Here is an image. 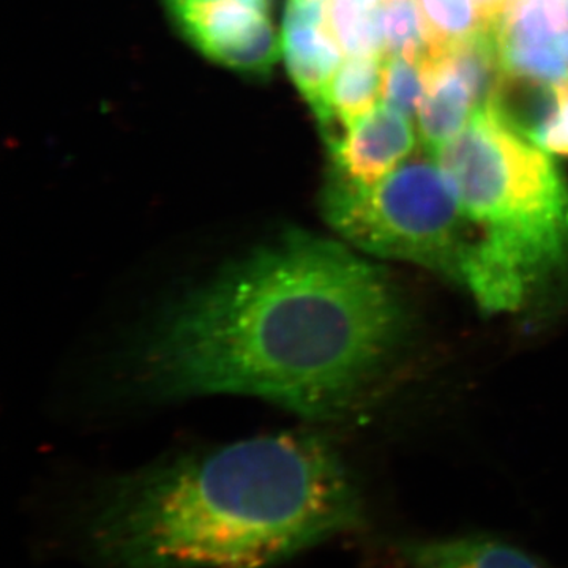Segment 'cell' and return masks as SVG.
<instances>
[{
    "instance_id": "17",
    "label": "cell",
    "mask_w": 568,
    "mask_h": 568,
    "mask_svg": "<svg viewBox=\"0 0 568 568\" xmlns=\"http://www.w3.org/2000/svg\"><path fill=\"white\" fill-rule=\"evenodd\" d=\"M536 2L548 11L560 33L568 31V0H536Z\"/></svg>"
},
{
    "instance_id": "11",
    "label": "cell",
    "mask_w": 568,
    "mask_h": 568,
    "mask_svg": "<svg viewBox=\"0 0 568 568\" xmlns=\"http://www.w3.org/2000/svg\"><path fill=\"white\" fill-rule=\"evenodd\" d=\"M424 18L428 55H439L448 48L491 28L474 0H417Z\"/></svg>"
},
{
    "instance_id": "10",
    "label": "cell",
    "mask_w": 568,
    "mask_h": 568,
    "mask_svg": "<svg viewBox=\"0 0 568 568\" xmlns=\"http://www.w3.org/2000/svg\"><path fill=\"white\" fill-rule=\"evenodd\" d=\"M386 55H347L325 89L323 100L315 108L317 121L335 136V126L347 130L361 122L375 108L383 88Z\"/></svg>"
},
{
    "instance_id": "13",
    "label": "cell",
    "mask_w": 568,
    "mask_h": 568,
    "mask_svg": "<svg viewBox=\"0 0 568 568\" xmlns=\"http://www.w3.org/2000/svg\"><path fill=\"white\" fill-rule=\"evenodd\" d=\"M386 55L420 61L428 52L424 18L417 0H381Z\"/></svg>"
},
{
    "instance_id": "3",
    "label": "cell",
    "mask_w": 568,
    "mask_h": 568,
    "mask_svg": "<svg viewBox=\"0 0 568 568\" xmlns=\"http://www.w3.org/2000/svg\"><path fill=\"white\" fill-rule=\"evenodd\" d=\"M435 159L473 234L463 286L488 312H511L568 268V183L551 156L478 108Z\"/></svg>"
},
{
    "instance_id": "16",
    "label": "cell",
    "mask_w": 568,
    "mask_h": 568,
    "mask_svg": "<svg viewBox=\"0 0 568 568\" xmlns=\"http://www.w3.org/2000/svg\"><path fill=\"white\" fill-rule=\"evenodd\" d=\"M558 104L538 138V148L552 155L568 156V80L556 84Z\"/></svg>"
},
{
    "instance_id": "1",
    "label": "cell",
    "mask_w": 568,
    "mask_h": 568,
    "mask_svg": "<svg viewBox=\"0 0 568 568\" xmlns=\"http://www.w3.org/2000/svg\"><path fill=\"white\" fill-rule=\"evenodd\" d=\"M403 308L390 280L347 245L291 231L174 305L142 351L166 396H260L338 416L392 349Z\"/></svg>"
},
{
    "instance_id": "9",
    "label": "cell",
    "mask_w": 568,
    "mask_h": 568,
    "mask_svg": "<svg viewBox=\"0 0 568 568\" xmlns=\"http://www.w3.org/2000/svg\"><path fill=\"white\" fill-rule=\"evenodd\" d=\"M410 568H547L540 560L495 537L414 538L395 545Z\"/></svg>"
},
{
    "instance_id": "7",
    "label": "cell",
    "mask_w": 568,
    "mask_h": 568,
    "mask_svg": "<svg viewBox=\"0 0 568 568\" xmlns=\"http://www.w3.org/2000/svg\"><path fill=\"white\" fill-rule=\"evenodd\" d=\"M331 0H287L282 50L298 91L312 104L321 103L328 82L345 61L328 22Z\"/></svg>"
},
{
    "instance_id": "4",
    "label": "cell",
    "mask_w": 568,
    "mask_h": 568,
    "mask_svg": "<svg viewBox=\"0 0 568 568\" xmlns=\"http://www.w3.org/2000/svg\"><path fill=\"white\" fill-rule=\"evenodd\" d=\"M323 207L353 248L420 265L463 286L473 234L435 156H413L372 186L331 175Z\"/></svg>"
},
{
    "instance_id": "6",
    "label": "cell",
    "mask_w": 568,
    "mask_h": 568,
    "mask_svg": "<svg viewBox=\"0 0 568 568\" xmlns=\"http://www.w3.org/2000/svg\"><path fill=\"white\" fill-rule=\"evenodd\" d=\"M414 148L410 119L383 103L331 142L332 178L353 185H375L405 163Z\"/></svg>"
},
{
    "instance_id": "12",
    "label": "cell",
    "mask_w": 568,
    "mask_h": 568,
    "mask_svg": "<svg viewBox=\"0 0 568 568\" xmlns=\"http://www.w3.org/2000/svg\"><path fill=\"white\" fill-rule=\"evenodd\" d=\"M328 22L347 55H386L383 7L331 0Z\"/></svg>"
},
{
    "instance_id": "14",
    "label": "cell",
    "mask_w": 568,
    "mask_h": 568,
    "mask_svg": "<svg viewBox=\"0 0 568 568\" xmlns=\"http://www.w3.org/2000/svg\"><path fill=\"white\" fill-rule=\"evenodd\" d=\"M424 59V58H422ZM410 61L405 55H386L384 59L381 100L388 108L413 119L420 110L426 92L424 62Z\"/></svg>"
},
{
    "instance_id": "8",
    "label": "cell",
    "mask_w": 568,
    "mask_h": 568,
    "mask_svg": "<svg viewBox=\"0 0 568 568\" xmlns=\"http://www.w3.org/2000/svg\"><path fill=\"white\" fill-rule=\"evenodd\" d=\"M422 62L426 92L417 112L418 133L426 152L435 156L465 130L478 106L469 85L444 55L425 54Z\"/></svg>"
},
{
    "instance_id": "2",
    "label": "cell",
    "mask_w": 568,
    "mask_h": 568,
    "mask_svg": "<svg viewBox=\"0 0 568 568\" xmlns=\"http://www.w3.org/2000/svg\"><path fill=\"white\" fill-rule=\"evenodd\" d=\"M362 519L338 455L291 433L123 478L93 517L91 544L108 568H271Z\"/></svg>"
},
{
    "instance_id": "22",
    "label": "cell",
    "mask_w": 568,
    "mask_h": 568,
    "mask_svg": "<svg viewBox=\"0 0 568 568\" xmlns=\"http://www.w3.org/2000/svg\"><path fill=\"white\" fill-rule=\"evenodd\" d=\"M168 2H170V3H175V2H185V0H168Z\"/></svg>"
},
{
    "instance_id": "20",
    "label": "cell",
    "mask_w": 568,
    "mask_h": 568,
    "mask_svg": "<svg viewBox=\"0 0 568 568\" xmlns=\"http://www.w3.org/2000/svg\"><path fill=\"white\" fill-rule=\"evenodd\" d=\"M558 47L559 50L562 51V54L566 55L567 62H568V31L567 33H564L560 39H558Z\"/></svg>"
},
{
    "instance_id": "18",
    "label": "cell",
    "mask_w": 568,
    "mask_h": 568,
    "mask_svg": "<svg viewBox=\"0 0 568 568\" xmlns=\"http://www.w3.org/2000/svg\"><path fill=\"white\" fill-rule=\"evenodd\" d=\"M485 18L493 24L503 20L504 14L514 6L515 0H474Z\"/></svg>"
},
{
    "instance_id": "15",
    "label": "cell",
    "mask_w": 568,
    "mask_h": 568,
    "mask_svg": "<svg viewBox=\"0 0 568 568\" xmlns=\"http://www.w3.org/2000/svg\"><path fill=\"white\" fill-rule=\"evenodd\" d=\"M500 58L504 71L530 78L548 84L568 80L566 55L556 44L545 47H515L500 43Z\"/></svg>"
},
{
    "instance_id": "5",
    "label": "cell",
    "mask_w": 568,
    "mask_h": 568,
    "mask_svg": "<svg viewBox=\"0 0 568 568\" xmlns=\"http://www.w3.org/2000/svg\"><path fill=\"white\" fill-rule=\"evenodd\" d=\"M170 6L183 33L212 61L265 74L282 55V39L268 13L241 0H185Z\"/></svg>"
},
{
    "instance_id": "19",
    "label": "cell",
    "mask_w": 568,
    "mask_h": 568,
    "mask_svg": "<svg viewBox=\"0 0 568 568\" xmlns=\"http://www.w3.org/2000/svg\"><path fill=\"white\" fill-rule=\"evenodd\" d=\"M241 2L246 3V6L253 7V9H257L261 11H265L268 13V9H271V0H241Z\"/></svg>"
},
{
    "instance_id": "21",
    "label": "cell",
    "mask_w": 568,
    "mask_h": 568,
    "mask_svg": "<svg viewBox=\"0 0 568 568\" xmlns=\"http://www.w3.org/2000/svg\"><path fill=\"white\" fill-rule=\"evenodd\" d=\"M345 2L358 3V6L375 7L379 6L381 0H345Z\"/></svg>"
}]
</instances>
